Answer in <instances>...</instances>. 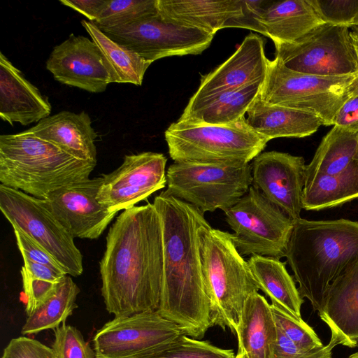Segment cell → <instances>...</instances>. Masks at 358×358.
Segmentation results:
<instances>
[{
    "instance_id": "6da1fadb",
    "label": "cell",
    "mask_w": 358,
    "mask_h": 358,
    "mask_svg": "<svg viewBox=\"0 0 358 358\" xmlns=\"http://www.w3.org/2000/svg\"><path fill=\"white\" fill-rule=\"evenodd\" d=\"M101 295L115 317L158 309L164 248L160 216L153 203L124 210L110 227L99 263Z\"/></svg>"
},
{
    "instance_id": "7a4b0ae2",
    "label": "cell",
    "mask_w": 358,
    "mask_h": 358,
    "mask_svg": "<svg viewBox=\"0 0 358 358\" xmlns=\"http://www.w3.org/2000/svg\"><path fill=\"white\" fill-rule=\"evenodd\" d=\"M153 204L162 222L164 273L158 312L186 335L201 338L213 326L199 249L204 213L163 191Z\"/></svg>"
},
{
    "instance_id": "3957f363",
    "label": "cell",
    "mask_w": 358,
    "mask_h": 358,
    "mask_svg": "<svg viewBox=\"0 0 358 358\" xmlns=\"http://www.w3.org/2000/svg\"><path fill=\"white\" fill-rule=\"evenodd\" d=\"M285 257L301 296L320 313L331 284L358 262V222L294 220Z\"/></svg>"
},
{
    "instance_id": "277c9868",
    "label": "cell",
    "mask_w": 358,
    "mask_h": 358,
    "mask_svg": "<svg viewBox=\"0 0 358 358\" xmlns=\"http://www.w3.org/2000/svg\"><path fill=\"white\" fill-rule=\"evenodd\" d=\"M96 165L27 131L0 136L1 185L38 199L90 179Z\"/></svg>"
},
{
    "instance_id": "5b68a950",
    "label": "cell",
    "mask_w": 358,
    "mask_h": 358,
    "mask_svg": "<svg viewBox=\"0 0 358 358\" xmlns=\"http://www.w3.org/2000/svg\"><path fill=\"white\" fill-rule=\"evenodd\" d=\"M198 238L212 324L236 334L247 299L259 289L248 262L234 244L231 234L207 223L199 229Z\"/></svg>"
},
{
    "instance_id": "8992f818",
    "label": "cell",
    "mask_w": 358,
    "mask_h": 358,
    "mask_svg": "<svg viewBox=\"0 0 358 358\" xmlns=\"http://www.w3.org/2000/svg\"><path fill=\"white\" fill-rule=\"evenodd\" d=\"M174 162L248 164L269 141L255 131L244 117L225 125L178 120L164 132Z\"/></svg>"
},
{
    "instance_id": "52a82bcc",
    "label": "cell",
    "mask_w": 358,
    "mask_h": 358,
    "mask_svg": "<svg viewBox=\"0 0 358 358\" xmlns=\"http://www.w3.org/2000/svg\"><path fill=\"white\" fill-rule=\"evenodd\" d=\"M251 165L174 162L166 171L169 194L202 213L234 206L252 185Z\"/></svg>"
},
{
    "instance_id": "ba28073f",
    "label": "cell",
    "mask_w": 358,
    "mask_h": 358,
    "mask_svg": "<svg viewBox=\"0 0 358 358\" xmlns=\"http://www.w3.org/2000/svg\"><path fill=\"white\" fill-rule=\"evenodd\" d=\"M357 73L320 76L292 71L278 58L268 61L259 96L268 103L311 113L323 125H333L334 118L349 97L346 88Z\"/></svg>"
},
{
    "instance_id": "9c48e42d",
    "label": "cell",
    "mask_w": 358,
    "mask_h": 358,
    "mask_svg": "<svg viewBox=\"0 0 358 358\" xmlns=\"http://www.w3.org/2000/svg\"><path fill=\"white\" fill-rule=\"evenodd\" d=\"M224 213L234 231L232 241L242 256L285 257L294 221L258 189L251 185Z\"/></svg>"
},
{
    "instance_id": "30bf717a",
    "label": "cell",
    "mask_w": 358,
    "mask_h": 358,
    "mask_svg": "<svg viewBox=\"0 0 358 358\" xmlns=\"http://www.w3.org/2000/svg\"><path fill=\"white\" fill-rule=\"evenodd\" d=\"M0 209L17 227L41 245L69 275L83 271V256L73 237L55 217L43 199L0 185Z\"/></svg>"
},
{
    "instance_id": "8fae6325",
    "label": "cell",
    "mask_w": 358,
    "mask_h": 358,
    "mask_svg": "<svg viewBox=\"0 0 358 358\" xmlns=\"http://www.w3.org/2000/svg\"><path fill=\"white\" fill-rule=\"evenodd\" d=\"M345 26L322 23L292 43H275V57L287 69L320 76L358 73V57Z\"/></svg>"
},
{
    "instance_id": "7c38bea8",
    "label": "cell",
    "mask_w": 358,
    "mask_h": 358,
    "mask_svg": "<svg viewBox=\"0 0 358 358\" xmlns=\"http://www.w3.org/2000/svg\"><path fill=\"white\" fill-rule=\"evenodd\" d=\"M101 30L151 64L164 57L200 55L210 46L214 36L165 19L158 11L126 24Z\"/></svg>"
},
{
    "instance_id": "4fadbf2b",
    "label": "cell",
    "mask_w": 358,
    "mask_h": 358,
    "mask_svg": "<svg viewBox=\"0 0 358 358\" xmlns=\"http://www.w3.org/2000/svg\"><path fill=\"white\" fill-rule=\"evenodd\" d=\"M186 335L157 310L115 317L93 337L96 358H141Z\"/></svg>"
},
{
    "instance_id": "5bb4252c",
    "label": "cell",
    "mask_w": 358,
    "mask_h": 358,
    "mask_svg": "<svg viewBox=\"0 0 358 358\" xmlns=\"http://www.w3.org/2000/svg\"><path fill=\"white\" fill-rule=\"evenodd\" d=\"M167 159L162 153L125 155L122 164L103 175L97 201L110 211L130 208L166 185Z\"/></svg>"
},
{
    "instance_id": "9a60e30c",
    "label": "cell",
    "mask_w": 358,
    "mask_h": 358,
    "mask_svg": "<svg viewBox=\"0 0 358 358\" xmlns=\"http://www.w3.org/2000/svg\"><path fill=\"white\" fill-rule=\"evenodd\" d=\"M102 180L103 177H97L71 184L43 199L73 238H98L117 214L97 201Z\"/></svg>"
},
{
    "instance_id": "2e32d148",
    "label": "cell",
    "mask_w": 358,
    "mask_h": 358,
    "mask_svg": "<svg viewBox=\"0 0 358 358\" xmlns=\"http://www.w3.org/2000/svg\"><path fill=\"white\" fill-rule=\"evenodd\" d=\"M252 185L292 220L301 218L306 165L302 157L278 151L259 154L252 162Z\"/></svg>"
},
{
    "instance_id": "e0dca14e",
    "label": "cell",
    "mask_w": 358,
    "mask_h": 358,
    "mask_svg": "<svg viewBox=\"0 0 358 358\" xmlns=\"http://www.w3.org/2000/svg\"><path fill=\"white\" fill-rule=\"evenodd\" d=\"M45 66L58 82L89 92H103L111 83L101 51L92 39L83 36L71 34L55 45Z\"/></svg>"
},
{
    "instance_id": "ac0fdd59",
    "label": "cell",
    "mask_w": 358,
    "mask_h": 358,
    "mask_svg": "<svg viewBox=\"0 0 358 358\" xmlns=\"http://www.w3.org/2000/svg\"><path fill=\"white\" fill-rule=\"evenodd\" d=\"M268 61L264 40L258 34L250 33L228 59L201 76L200 85L188 103L264 81Z\"/></svg>"
},
{
    "instance_id": "d6986e66",
    "label": "cell",
    "mask_w": 358,
    "mask_h": 358,
    "mask_svg": "<svg viewBox=\"0 0 358 358\" xmlns=\"http://www.w3.org/2000/svg\"><path fill=\"white\" fill-rule=\"evenodd\" d=\"M51 105L21 71L0 52V117L26 126L49 117Z\"/></svg>"
},
{
    "instance_id": "ffe728a7",
    "label": "cell",
    "mask_w": 358,
    "mask_h": 358,
    "mask_svg": "<svg viewBox=\"0 0 358 358\" xmlns=\"http://www.w3.org/2000/svg\"><path fill=\"white\" fill-rule=\"evenodd\" d=\"M319 315L339 345L358 344V262L329 288Z\"/></svg>"
},
{
    "instance_id": "44dd1931",
    "label": "cell",
    "mask_w": 358,
    "mask_h": 358,
    "mask_svg": "<svg viewBox=\"0 0 358 358\" xmlns=\"http://www.w3.org/2000/svg\"><path fill=\"white\" fill-rule=\"evenodd\" d=\"M26 131L78 159L96 163L97 135L89 115L84 111H61L41 120Z\"/></svg>"
},
{
    "instance_id": "7402d4cb",
    "label": "cell",
    "mask_w": 358,
    "mask_h": 358,
    "mask_svg": "<svg viewBox=\"0 0 358 358\" xmlns=\"http://www.w3.org/2000/svg\"><path fill=\"white\" fill-rule=\"evenodd\" d=\"M246 113L249 126L268 141L280 137L308 136L323 125L322 120L311 113L268 103L261 99L259 94Z\"/></svg>"
},
{
    "instance_id": "603a6c76",
    "label": "cell",
    "mask_w": 358,
    "mask_h": 358,
    "mask_svg": "<svg viewBox=\"0 0 358 358\" xmlns=\"http://www.w3.org/2000/svg\"><path fill=\"white\" fill-rule=\"evenodd\" d=\"M157 8L165 19L214 36L241 15L242 0H157Z\"/></svg>"
},
{
    "instance_id": "cb8c5ba5",
    "label": "cell",
    "mask_w": 358,
    "mask_h": 358,
    "mask_svg": "<svg viewBox=\"0 0 358 358\" xmlns=\"http://www.w3.org/2000/svg\"><path fill=\"white\" fill-rule=\"evenodd\" d=\"M238 352L249 358H271L278 328L271 304L258 292L247 299L236 330Z\"/></svg>"
},
{
    "instance_id": "d4e9b609",
    "label": "cell",
    "mask_w": 358,
    "mask_h": 358,
    "mask_svg": "<svg viewBox=\"0 0 358 358\" xmlns=\"http://www.w3.org/2000/svg\"><path fill=\"white\" fill-rule=\"evenodd\" d=\"M263 82L223 92L195 103H188L178 120L213 125L234 123L245 117L250 105L259 94Z\"/></svg>"
},
{
    "instance_id": "484cf974",
    "label": "cell",
    "mask_w": 358,
    "mask_h": 358,
    "mask_svg": "<svg viewBox=\"0 0 358 358\" xmlns=\"http://www.w3.org/2000/svg\"><path fill=\"white\" fill-rule=\"evenodd\" d=\"M273 43L294 42L322 24L310 0L270 1L260 18Z\"/></svg>"
},
{
    "instance_id": "4316f807",
    "label": "cell",
    "mask_w": 358,
    "mask_h": 358,
    "mask_svg": "<svg viewBox=\"0 0 358 358\" xmlns=\"http://www.w3.org/2000/svg\"><path fill=\"white\" fill-rule=\"evenodd\" d=\"M248 262L259 289L270 298L271 304L295 319L302 320L303 299L286 269V263L257 255H252Z\"/></svg>"
},
{
    "instance_id": "83f0119b",
    "label": "cell",
    "mask_w": 358,
    "mask_h": 358,
    "mask_svg": "<svg viewBox=\"0 0 358 358\" xmlns=\"http://www.w3.org/2000/svg\"><path fill=\"white\" fill-rule=\"evenodd\" d=\"M358 198V159L344 171L334 174L316 175L306 180L303 208L319 210L337 206Z\"/></svg>"
},
{
    "instance_id": "f1b7e54d",
    "label": "cell",
    "mask_w": 358,
    "mask_h": 358,
    "mask_svg": "<svg viewBox=\"0 0 358 358\" xmlns=\"http://www.w3.org/2000/svg\"><path fill=\"white\" fill-rule=\"evenodd\" d=\"M81 24L101 51L109 69L111 83L141 85L151 63L110 38L94 22L82 20Z\"/></svg>"
},
{
    "instance_id": "f546056e",
    "label": "cell",
    "mask_w": 358,
    "mask_h": 358,
    "mask_svg": "<svg viewBox=\"0 0 358 358\" xmlns=\"http://www.w3.org/2000/svg\"><path fill=\"white\" fill-rule=\"evenodd\" d=\"M358 159V132L334 126L323 138L315 155L306 165V180L316 175L337 174Z\"/></svg>"
},
{
    "instance_id": "4dcf8cb0",
    "label": "cell",
    "mask_w": 358,
    "mask_h": 358,
    "mask_svg": "<svg viewBox=\"0 0 358 358\" xmlns=\"http://www.w3.org/2000/svg\"><path fill=\"white\" fill-rule=\"evenodd\" d=\"M79 292L80 289L72 278L65 275L55 292L27 316L22 334L31 335L54 330L65 323L77 307L76 300Z\"/></svg>"
},
{
    "instance_id": "1f68e13d",
    "label": "cell",
    "mask_w": 358,
    "mask_h": 358,
    "mask_svg": "<svg viewBox=\"0 0 358 358\" xmlns=\"http://www.w3.org/2000/svg\"><path fill=\"white\" fill-rule=\"evenodd\" d=\"M157 13V0H107L99 18L100 29L128 24Z\"/></svg>"
},
{
    "instance_id": "d6a6232c",
    "label": "cell",
    "mask_w": 358,
    "mask_h": 358,
    "mask_svg": "<svg viewBox=\"0 0 358 358\" xmlns=\"http://www.w3.org/2000/svg\"><path fill=\"white\" fill-rule=\"evenodd\" d=\"M141 358H235L232 350L222 349L187 335Z\"/></svg>"
},
{
    "instance_id": "836d02e7",
    "label": "cell",
    "mask_w": 358,
    "mask_h": 358,
    "mask_svg": "<svg viewBox=\"0 0 358 358\" xmlns=\"http://www.w3.org/2000/svg\"><path fill=\"white\" fill-rule=\"evenodd\" d=\"M271 307L278 328L300 348L312 351L324 346L313 329L303 319L296 320L272 304Z\"/></svg>"
},
{
    "instance_id": "e575fe53",
    "label": "cell",
    "mask_w": 358,
    "mask_h": 358,
    "mask_svg": "<svg viewBox=\"0 0 358 358\" xmlns=\"http://www.w3.org/2000/svg\"><path fill=\"white\" fill-rule=\"evenodd\" d=\"M54 334L52 348L56 358H96L94 350L75 327L64 323Z\"/></svg>"
},
{
    "instance_id": "d590c367",
    "label": "cell",
    "mask_w": 358,
    "mask_h": 358,
    "mask_svg": "<svg viewBox=\"0 0 358 358\" xmlns=\"http://www.w3.org/2000/svg\"><path fill=\"white\" fill-rule=\"evenodd\" d=\"M323 23L358 26V0H310Z\"/></svg>"
},
{
    "instance_id": "8d00e7d4",
    "label": "cell",
    "mask_w": 358,
    "mask_h": 358,
    "mask_svg": "<svg viewBox=\"0 0 358 358\" xmlns=\"http://www.w3.org/2000/svg\"><path fill=\"white\" fill-rule=\"evenodd\" d=\"M338 345L336 340L331 338L327 345L317 350L306 351L287 338L278 328V338L271 358H327L331 357L332 350Z\"/></svg>"
},
{
    "instance_id": "74e56055",
    "label": "cell",
    "mask_w": 358,
    "mask_h": 358,
    "mask_svg": "<svg viewBox=\"0 0 358 358\" xmlns=\"http://www.w3.org/2000/svg\"><path fill=\"white\" fill-rule=\"evenodd\" d=\"M1 358H56L52 348L27 336L13 338L4 348Z\"/></svg>"
},
{
    "instance_id": "f35d334b",
    "label": "cell",
    "mask_w": 358,
    "mask_h": 358,
    "mask_svg": "<svg viewBox=\"0 0 358 358\" xmlns=\"http://www.w3.org/2000/svg\"><path fill=\"white\" fill-rule=\"evenodd\" d=\"M17 245L23 259L64 271L58 262L37 242L17 227H13Z\"/></svg>"
},
{
    "instance_id": "ab89813d",
    "label": "cell",
    "mask_w": 358,
    "mask_h": 358,
    "mask_svg": "<svg viewBox=\"0 0 358 358\" xmlns=\"http://www.w3.org/2000/svg\"><path fill=\"white\" fill-rule=\"evenodd\" d=\"M269 1L266 0H242L241 15L228 20L224 28L247 29L265 36V32L260 23V18Z\"/></svg>"
},
{
    "instance_id": "60d3db41",
    "label": "cell",
    "mask_w": 358,
    "mask_h": 358,
    "mask_svg": "<svg viewBox=\"0 0 358 358\" xmlns=\"http://www.w3.org/2000/svg\"><path fill=\"white\" fill-rule=\"evenodd\" d=\"M333 125L352 132H358V96H349L337 111Z\"/></svg>"
},
{
    "instance_id": "b9f144b4",
    "label": "cell",
    "mask_w": 358,
    "mask_h": 358,
    "mask_svg": "<svg viewBox=\"0 0 358 358\" xmlns=\"http://www.w3.org/2000/svg\"><path fill=\"white\" fill-rule=\"evenodd\" d=\"M60 3L83 14L95 22L104 9L107 0H59Z\"/></svg>"
},
{
    "instance_id": "7bdbcfd3",
    "label": "cell",
    "mask_w": 358,
    "mask_h": 358,
    "mask_svg": "<svg viewBox=\"0 0 358 358\" xmlns=\"http://www.w3.org/2000/svg\"><path fill=\"white\" fill-rule=\"evenodd\" d=\"M346 92L349 96H358V75L348 85Z\"/></svg>"
},
{
    "instance_id": "ee69618b",
    "label": "cell",
    "mask_w": 358,
    "mask_h": 358,
    "mask_svg": "<svg viewBox=\"0 0 358 358\" xmlns=\"http://www.w3.org/2000/svg\"><path fill=\"white\" fill-rule=\"evenodd\" d=\"M350 29V35L358 57V26L352 27Z\"/></svg>"
},
{
    "instance_id": "f6af8a7d",
    "label": "cell",
    "mask_w": 358,
    "mask_h": 358,
    "mask_svg": "<svg viewBox=\"0 0 358 358\" xmlns=\"http://www.w3.org/2000/svg\"><path fill=\"white\" fill-rule=\"evenodd\" d=\"M235 358H249L245 353L243 352H238Z\"/></svg>"
},
{
    "instance_id": "bcb514c9",
    "label": "cell",
    "mask_w": 358,
    "mask_h": 358,
    "mask_svg": "<svg viewBox=\"0 0 358 358\" xmlns=\"http://www.w3.org/2000/svg\"><path fill=\"white\" fill-rule=\"evenodd\" d=\"M348 358H358V352L352 354Z\"/></svg>"
},
{
    "instance_id": "7dc6e473",
    "label": "cell",
    "mask_w": 358,
    "mask_h": 358,
    "mask_svg": "<svg viewBox=\"0 0 358 358\" xmlns=\"http://www.w3.org/2000/svg\"><path fill=\"white\" fill-rule=\"evenodd\" d=\"M327 358H331V357H327Z\"/></svg>"
}]
</instances>
